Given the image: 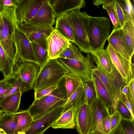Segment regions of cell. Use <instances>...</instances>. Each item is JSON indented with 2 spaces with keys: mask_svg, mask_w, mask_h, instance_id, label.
Instances as JSON below:
<instances>
[{
  "mask_svg": "<svg viewBox=\"0 0 134 134\" xmlns=\"http://www.w3.org/2000/svg\"><path fill=\"white\" fill-rule=\"evenodd\" d=\"M75 108L74 107L62 113L52 126L54 129H73L75 127Z\"/></svg>",
  "mask_w": 134,
  "mask_h": 134,
  "instance_id": "7402d4cb",
  "label": "cell"
},
{
  "mask_svg": "<svg viewBox=\"0 0 134 134\" xmlns=\"http://www.w3.org/2000/svg\"><path fill=\"white\" fill-rule=\"evenodd\" d=\"M92 80L95 88L97 98L101 100L109 110L111 107L112 100L107 89L100 80L93 72Z\"/></svg>",
  "mask_w": 134,
  "mask_h": 134,
  "instance_id": "484cf974",
  "label": "cell"
},
{
  "mask_svg": "<svg viewBox=\"0 0 134 134\" xmlns=\"http://www.w3.org/2000/svg\"><path fill=\"white\" fill-rule=\"evenodd\" d=\"M5 79L11 84L13 88L8 93L0 99V101L12 94L19 92H21L23 94L24 93L31 90L29 85L23 80L17 71Z\"/></svg>",
  "mask_w": 134,
  "mask_h": 134,
  "instance_id": "603a6c76",
  "label": "cell"
},
{
  "mask_svg": "<svg viewBox=\"0 0 134 134\" xmlns=\"http://www.w3.org/2000/svg\"><path fill=\"white\" fill-rule=\"evenodd\" d=\"M119 125L125 134H134V120L122 119Z\"/></svg>",
  "mask_w": 134,
  "mask_h": 134,
  "instance_id": "74e56055",
  "label": "cell"
},
{
  "mask_svg": "<svg viewBox=\"0 0 134 134\" xmlns=\"http://www.w3.org/2000/svg\"><path fill=\"white\" fill-rule=\"evenodd\" d=\"M65 86L68 99L83 82L78 76L69 72L65 76Z\"/></svg>",
  "mask_w": 134,
  "mask_h": 134,
  "instance_id": "f546056e",
  "label": "cell"
},
{
  "mask_svg": "<svg viewBox=\"0 0 134 134\" xmlns=\"http://www.w3.org/2000/svg\"><path fill=\"white\" fill-rule=\"evenodd\" d=\"M66 14L74 35V43L78 47L81 52L91 53L92 51L88 40L90 16L79 9L74 10Z\"/></svg>",
  "mask_w": 134,
  "mask_h": 134,
  "instance_id": "3957f363",
  "label": "cell"
},
{
  "mask_svg": "<svg viewBox=\"0 0 134 134\" xmlns=\"http://www.w3.org/2000/svg\"><path fill=\"white\" fill-rule=\"evenodd\" d=\"M0 63L1 71L4 78H6V63L4 51L0 45Z\"/></svg>",
  "mask_w": 134,
  "mask_h": 134,
  "instance_id": "7bdbcfd3",
  "label": "cell"
},
{
  "mask_svg": "<svg viewBox=\"0 0 134 134\" xmlns=\"http://www.w3.org/2000/svg\"><path fill=\"white\" fill-rule=\"evenodd\" d=\"M59 58L81 60L84 58L85 57L82 55L79 48L74 43L71 42L69 47L61 54Z\"/></svg>",
  "mask_w": 134,
  "mask_h": 134,
  "instance_id": "d6a6232c",
  "label": "cell"
},
{
  "mask_svg": "<svg viewBox=\"0 0 134 134\" xmlns=\"http://www.w3.org/2000/svg\"><path fill=\"white\" fill-rule=\"evenodd\" d=\"M0 134H6L0 132Z\"/></svg>",
  "mask_w": 134,
  "mask_h": 134,
  "instance_id": "816d5d0a",
  "label": "cell"
},
{
  "mask_svg": "<svg viewBox=\"0 0 134 134\" xmlns=\"http://www.w3.org/2000/svg\"><path fill=\"white\" fill-rule=\"evenodd\" d=\"M3 111L0 109V119L2 117L3 114Z\"/></svg>",
  "mask_w": 134,
  "mask_h": 134,
  "instance_id": "681fc988",
  "label": "cell"
},
{
  "mask_svg": "<svg viewBox=\"0 0 134 134\" xmlns=\"http://www.w3.org/2000/svg\"><path fill=\"white\" fill-rule=\"evenodd\" d=\"M15 114L18 122L14 134H22L30 127L33 120L27 110L20 111Z\"/></svg>",
  "mask_w": 134,
  "mask_h": 134,
  "instance_id": "83f0119b",
  "label": "cell"
},
{
  "mask_svg": "<svg viewBox=\"0 0 134 134\" xmlns=\"http://www.w3.org/2000/svg\"><path fill=\"white\" fill-rule=\"evenodd\" d=\"M46 42L49 59H57L61 54L69 47L71 42L54 29L46 38Z\"/></svg>",
  "mask_w": 134,
  "mask_h": 134,
  "instance_id": "4fadbf2b",
  "label": "cell"
},
{
  "mask_svg": "<svg viewBox=\"0 0 134 134\" xmlns=\"http://www.w3.org/2000/svg\"><path fill=\"white\" fill-rule=\"evenodd\" d=\"M0 71H1V66L0 63Z\"/></svg>",
  "mask_w": 134,
  "mask_h": 134,
  "instance_id": "f907efd6",
  "label": "cell"
},
{
  "mask_svg": "<svg viewBox=\"0 0 134 134\" xmlns=\"http://www.w3.org/2000/svg\"><path fill=\"white\" fill-rule=\"evenodd\" d=\"M54 29L58 31L70 41L74 43V35L66 13L56 18Z\"/></svg>",
  "mask_w": 134,
  "mask_h": 134,
  "instance_id": "cb8c5ba5",
  "label": "cell"
},
{
  "mask_svg": "<svg viewBox=\"0 0 134 134\" xmlns=\"http://www.w3.org/2000/svg\"><path fill=\"white\" fill-rule=\"evenodd\" d=\"M20 26L30 42L41 38H47L54 29L53 27L29 23H20Z\"/></svg>",
  "mask_w": 134,
  "mask_h": 134,
  "instance_id": "d6986e66",
  "label": "cell"
},
{
  "mask_svg": "<svg viewBox=\"0 0 134 134\" xmlns=\"http://www.w3.org/2000/svg\"><path fill=\"white\" fill-rule=\"evenodd\" d=\"M110 134H125L120 127L119 125L113 130Z\"/></svg>",
  "mask_w": 134,
  "mask_h": 134,
  "instance_id": "c3c4849f",
  "label": "cell"
},
{
  "mask_svg": "<svg viewBox=\"0 0 134 134\" xmlns=\"http://www.w3.org/2000/svg\"><path fill=\"white\" fill-rule=\"evenodd\" d=\"M22 94L19 92L9 95L0 101V107L4 113L15 114L18 110L21 97Z\"/></svg>",
  "mask_w": 134,
  "mask_h": 134,
  "instance_id": "d4e9b609",
  "label": "cell"
},
{
  "mask_svg": "<svg viewBox=\"0 0 134 134\" xmlns=\"http://www.w3.org/2000/svg\"><path fill=\"white\" fill-rule=\"evenodd\" d=\"M122 93L125 95L131 104L133 109H134V98H133L130 91L128 83L126 84L121 90Z\"/></svg>",
  "mask_w": 134,
  "mask_h": 134,
  "instance_id": "ee69618b",
  "label": "cell"
},
{
  "mask_svg": "<svg viewBox=\"0 0 134 134\" xmlns=\"http://www.w3.org/2000/svg\"><path fill=\"white\" fill-rule=\"evenodd\" d=\"M69 72L58 59H49L40 69L33 89L36 92L58 84Z\"/></svg>",
  "mask_w": 134,
  "mask_h": 134,
  "instance_id": "277c9868",
  "label": "cell"
},
{
  "mask_svg": "<svg viewBox=\"0 0 134 134\" xmlns=\"http://www.w3.org/2000/svg\"><path fill=\"white\" fill-rule=\"evenodd\" d=\"M13 40L15 49L16 63L29 62L37 63L31 42L20 28L16 14L12 20Z\"/></svg>",
  "mask_w": 134,
  "mask_h": 134,
  "instance_id": "5b68a950",
  "label": "cell"
},
{
  "mask_svg": "<svg viewBox=\"0 0 134 134\" xmlns=\"http://www.w3.org/2000/svg\"><path fill=\"white\" fill-rule=\"evenodd\" d=\"M57 59L70 72L78 76L83 81L92 79L93 69L97 67L92 56L89 53L81 60L60 58Z\"/></svg>",
  "mask_w": 134,
  "mask_h": 134,
  "instance_id": "52a82bcc",
  "label": "cell"
},
{
  "mask_svg": "<svg viewBox=\"0 0 134 134\" xmlns=\"http://www.w3.org/2000/svg\"><path fill=\"white\" fill-rule=\"evenodd\" d=\"M91 55L97 65V68L109 79L113 78L114 74V66L106 49L93 51Z\"/></svg>",
  "mask_w": 134,
  "mask_h": 134,
  "instance_id": "ffe728a7",
  "label": "cell"
},
{
  "mask_svg": "<svg viewBox=\"0 0 134 134\" xmlns=\"http://www.w3.org/2000/svg\"><path fill=\"white\" fill-rule=\"evenodd\" d=\"M58 86V83L39 91L34 92L35 100L40 99L54 91Z\"/></svg>",
  "mask_w": 134,
  "mask_h": 134,
  "instance_id": "f35d334b",
  "label": "cell"
},
{
  "mask_svg": "<svg viewBox=\"0 0 134 134\" xmlns=\"http://www.w3.org/2000/svg\"><path fill=\"white\" fill-rule=\"evenodd\" d=\"M34 56L41 68L49 60L46 38H41L31 42Z\"/></svg>",
  "mask_w": 134,
  "mask_h": 134,
  "instance_id": "44dd1931",
  "label": "cell"
},
{
  "mask_svg": "<svg viewBox=\"0 0 134 134\" xmlns=\"http://www.w3.org/2000/svg\"><path fill=\"white\" fill-rule=\"evenodd\" d=\"M85 103L90 106L97 98L95 87L92 79L83 81Z\"/></svg>",
  "mask_w": 134,
  "mask_h": 134,
  "instance_id": "1f68e13d",
  "label": "cell"
},
{
  "mask_svg": "<svg viewBox=\"0 0 134 134\" xmlns=\"http://www.w3.org/2000/svg\"><path fill=\"white\" fill-rule=\"evenodd\" d=\"M114 1V0H94L92 1L95 6L98 7L101 5H109L113 3Z\"/></svg>",
  "mask_w": 134,
  "mask_h": 134,
  "instance_id": "bcb514c9",
  "label": "cell"
},
{
  "mask_svg": "<svg viewBox=\"0 0 134 134\" xmlns=\"http://www.w3.org/2000/svg\"><path fill=\"white\" fill-rule=\"evenodd\" d=\"M15 8L0 4V45L4 52L6 63V74L14 72L16 63L15 49L13 40L12 19Z\"/></svg>",
  "mask_w": 134,
  "mask_h": 134,
  "instance_id": "6da1fadb",
  "label": "cell"
},
{
  "mask_svg": "<svg viewBox=\"0 0 134 134\" xmlns=\"http://www.w3.org/2000/svg\"><path fill=\"white\" fill-rule=\"evenodd\" d=\"M64 108V106L57 108L33 120L30 127L22 134H43L60 116Z\"/></svg>",
  "mask_w": 134,
  "mask_h": 134,
  "instance_id": "30bf717a",
  "label": "cell"
},
{
  "mask_svg": "<svg viewBox=\"0 0 134 134\" xmlns=\"http://www.w3.org/2000/svg\"><path fill=\"white\" fill-rule=\"evenodd\" d=\"M108 41L112 47L129 61L133 56L129 50L122 28L114 29L109 35Z\"/></svg>",
  "mask_w": 134,
  "mask_h": 134,
  "instance_id": "9a60e30c",
  "label": "cell"
},
{
  "mask_svg": "<svg viewBox=\"0 0 134 134\" xmlns=\"http://www.w3.org/2000/svg\"><path fill=\"white\" fill-rule=\"evenodd\" d=\"M13 87L6 79L0 81V99L8 93Z\"/></svg>",
  "mask_w": 134,
  "mask_h": 134,
  "instance_id": "ab89813d",
  "label": "cell"
},
{
  "mask_svg": "<svg viewBox=\"0 0 134 134\" xmlns=\"http://www.w3.org/2000/svg\"><path fill=\"white\" fill-rule=\"evenodd\" d=\"M120 100L126 106L131 113L133 117L134 118L133 109L126 96L121 92Z\"/></svg>",
  "mask_w": 134,
  "mask_h": 134,
  "instance_id": "f6af8a7d",
  "label": "cell"
},
{
  "mask_svg": "<svg viewBox=\"0 0 134 134\" xmlns=\"http://www.w3.org/2000/svg\"><path fill=\"white\" fill-rule=\"evenodd\" d=\"M114 8L118 18L120 27L122 28L127 19L121 1L114 0Z\"/></svg>",
  "mask_w": 134,
  "mask_h": 134,
  "instance_id": "836d02e7",
  "label": "cell"
},
{
  "mask_svg": "<svg viewBox=\"0 0 134 134\" xmlns=\"http://www.w3.org/2000/svg\"><path fill=\"white\" fill-rule=\"evenodd\" d=\"M18 122L15 114L4 113L0 119V132L14 134Z\"/></svg>",
  "mask_w": 134,
  "mask_h": 134,
  "instance_id": "4316f807",
  "label": "cell"
},
{
  "mask_svg": "<svg viewBox=\"0 0 134 134\" xmlns=\"http://www.w3.org/2000/svg\"><path fill=\"white\" fill-rule=\"evenodd\" d=\"M106 50L114 66L118 70L125 84L134 78L133 64L115 50L109 44Z\"/></svg>",
  "mask_w": 134,
  "mask_h": 134,
  "instance_id": "9c48e42d",
  "label": "cell"
},
{
  "mask_svg": "<svg viewBox=\"0 0 134 134\" xmlns=\"http://www.w3.org/2000/svg\"><path fill=\"white\" fill-rule=\"evenodd\" d=\"M45 0L13 1L20 23L29 22L35 16Z\"/></svg>",
  "mask_w": 134,
  "mask_h": 134,
  "instance_id": "8fae6325",
  "label": "cell"
},
{
  "mask_svg": "<svg viewBox=\"0 0 134 134\" xmlns=\"http://www.w3.org/2000/svg\"><path fill=\"white\" fill-rule=\"evenodd\" d=\"M121 1L127 20H129L134 24V9L132 3L129 0Z\"/></svg>",
  "mask_w": 134,
  "mask_h": 134,
  "instance_id": "d590c367",
  "label": "cell"
},
{
  "mask_svg": "<svg viewBox=\"0 0 134 134\" xmlns=\"http://www.w3.org/2000/svg\"><path fill=\"white\" fill-rule=\"evenodd\" d=\"M83 85V82L68 99L64 105V108L63 113L72 107H74L79 102L85 99Z\"/></svg>",
  "mask_w": 134,
  "mask_h": 134,
  "instance_id": "4dcf8cb0",
  "label": "cell"
},
{
  "mask_svg": "<svg viewBox=\"0 0 134 134\" xmlns=\"http://www.w3.org/2000/svg\"><path fill=\"white\" fill-rule=\"evenodd\" d=\"M110 30V21L108 18L90 16L88 40L92 52L104 49Z\"/></svg>",
  "mask_w": 134,
  "mask_h": 134,
  "instance_id": "8992f818",
  "label": "cell"
},
{
  "mask_svg": "<svg viewBox=\"0 0 134 134\" xmlns=\"http://www.w3.org/2000/svg\"><path fill=\"white\" fill-rule=\"evenodd\" d=\"M16 71L22 79L30 86L31 89L34 85L40 69L39 65L29 62H18Z\"/></svg>",
  "mask_w": 134,
  "mask_h": 134,
  "instance_id": "2e32d148",
  "label": "cell"
},
{
  "mask_svg": "<svg viewBox=\"0 0 134 134\" xmlns=\"http://www.w3.org/2000/svg\"><path fill=\"white\" fill-rule=\"evenodd\" d=\"M49 1L54 11L55 18L71 11L80 10L86 5L84 0H49Z\"/></svg>",
  "mask_w": 134,
  "mask_h": 134,
  "instance_id": "ac0fdd59",
  "label": "cell"
},
{
  "mask_svg": "<svg viewBox=\"0 0 134 134\" xmlns=\"http://www.w3.org/2000/svg\"><path fill=\"white\" fill-rule=\"evenodd\" d=\"M68 100L64 77L59 83L55 90L40 99L35 100L27 110L33 120H35L52 110L64 106Z\"/></svg>",
  "mask_w": 134,
  "mask_h": 134,
  "instance_id": "7a4b0ae2",
  "label": "cell"
},
{
  "mask_svg": "<svg viewBox=\"0 0 134 134\" xmlns=\"http://www.w3.org/2000/svg\"><path fill=\"white\" fill-rule=\"evenodd\" d=\"M0 4L7 7H12L14 5L13 1L10 0H0Z\"/></svg>",
  "mask_w": 134,
  "mask_h": 134,
  "instance_id": "7dc6e473",
  "label": "cell"
},
{
  "mask_svg": "<svg viewBox=\"0 0 134 134\" xmlns=\"http://www.w3.org/2000/svg\"><path fill=\"white\" fill-rule=\"evenodd\" d=\"M111 116V132L119 125L122 119L120 114L116 110Z\"/></svg>",
  "mask_w": 134,
  "mask_h": 134,
  "instance_id": "60d3db41",
  "label": "cell"
},
{
  "mask_svg": "<svg viewBox=\"0 0 134 134\" xmlns=\"http://www.w3.org/2000/svg\"><path fill=\"white\" fill-rule=\"evenodd\" d=\"M93 116L92 127L90 134H104L102 125L103 119L109 115V110L103 102L96 98L90 106Z\"/></svg>",
  "mask_w": 134,
  "mask_h": 134,
  "instance_id": "5bb4252c",
  "label": "cell"
},
{
  "mask_svg": "<svg viewBox=\"0 0 134 134\" xmlns=\"http://www.w3.org/2000/svg\"><path fill=\"white\" fill-rule=\"evenodd\" d=\"M55 19L54 11L49 0H45L34 18L27 23L53 27Z\"/></svg>",
  "mask_w": 134,
  "mask_h": 134,
  "instance_id": "e0dca14e",
  "label": "cell"
},
{
  "mask_svg": "<svg viewBox=\"0 0 134 134\" xmlns=\"http://www.w3.org/2000/svg\"><path fill=\"white\" fill-rule=\"evenodd\" d=\"M103 127L104 134H110L111 132V116H106L103 120Z\"/></svg>",
  "mask_w": 134,
  "mask_h": 134,
  "instance_id": "b9f144b4",
  "label": "cell"
},
{
  "mask_svg": "<svg viewBox=\"0 0 134 134\" xmlns=\"http://www.w3.org/2000/svg\"><path fill=\"white\" fill-rule=\"evenodd\" d=\"M119 113L122 119L130 120H134L129 110L120 100L119 101L116 109Z\"/></svg>",
  "mask_w": 134,
  "mask_h": 134,
  "instance_id": "8d00e7d4",
  "label": "cell"
},
{
  "mask_svg": "<svg viewBox=\"0 0 134 134\" xmlns=\"http://www.w3.org/2000/svg\"><path fill=\"white\" fill-rule=\"evenodd\" d=\"M122 28L129 50L133 56L134 52V24L128 20Z\"/></svg>",
  "mask_w": 134,
  "mask_h": 134,
  "instance_id": "f1b7e54d",
  "label": "cell"
},
{
  "mask_svg": "<svg viewBox=\"0 0 134 134\" xmlns=\"http://www.w3.org/2000/svg\"><path fill=\"white\" fill-rule=\"evenodd\" d=\"M114 2L108 5H103V9L105 10L108 13L114 29L120 28V24L114 8Z\"/></svg>",
  "mask_w": 134,
  "mask_h": 134,
  "instance_id": "e575fe53",
  "label": "cell"
},
{
  "mask_svg": "<svg viewBox=\"0 0 134 134\" xmlns=\"http://www.w3.org/2000/svg\"><path fill=\"white\" fill-rule=\"evenodd\" d=\"M75 127L79 134H90L92 127L93 116L90 106L85 102L75 108Z\"/></svg>",
  "mask_w": 134,
  "mask_h": 134,
  "instance_id": "7c38bea8",
  "label": "cell"
},
{
  "mask_svg": "<svg viewBox=\"0 0 134 134\" xmlns=\"http://www.w3.org/2000/svg\"><path fill=\"white\" fill-rule=\"evenodd\" d=\"M93 71L106 88L111 98L112 103H117L120 100L121 89L126 84L118 70L112 79H109L97 67L93 69Z\"/></svg>",
  "mask_w": 134,
  "mask_h": 134,
  "instance_id": "ba28073f",
  "label": "cell"
}]
</instances>
